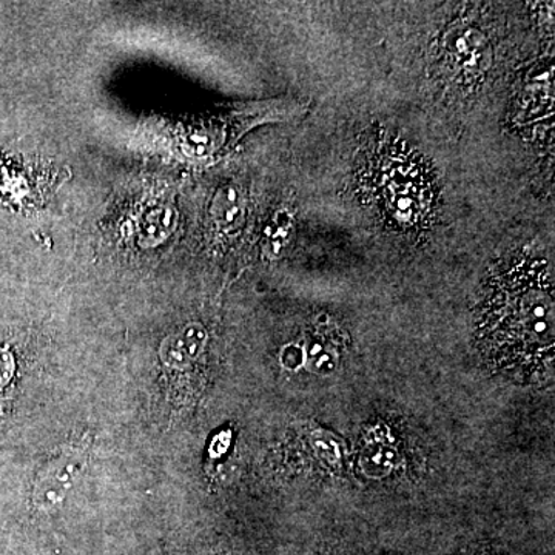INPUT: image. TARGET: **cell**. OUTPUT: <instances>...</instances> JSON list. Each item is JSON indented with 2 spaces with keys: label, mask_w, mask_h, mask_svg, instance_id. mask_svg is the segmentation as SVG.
I'll return each instance as SVG.
<instances>
[{
  "label": "cell",
  "mask_w": 555,
  "mask_h": 555,
  "mask_svg": "<svg viewBox=\"0 0 555 555\" xmlns=\"http://www.w3.org/2000/svg\"><path fill=\"white\" fill-rule=\"evenodd\" d=\"M486 363L514 382L553 374L554 283L545 261L524 259L486 286L477 318Z\"/></svg>",
  "instance_id": "6da1fadb"
},
{
  "label": "cell",
  "mask_w": 555,
  "mask_h": 555,
  "mask_svg": "<svg viewBox=\"0 0 555 555\" xmlns=\"http://www.w3.org/2000/svg\"><path fill=\"white\" fill-rule=\"evenodd\" d=\"M89 451L87 448L72 447L54 456L38 474L33 488V505L39 511H54L64 505L73 486L78 483L86 469Z\"/></svg>",
  "instance_id": "7a4b0ae2"
},
{
  "label": "cell",
  "mask_w": 555,
  "mask_h": 555,
  "mask_svg": "<svg viewBox=\"0 0 555 555\" xmlns=\"http://www.w3.org/2000/svg\"><path fill=\"white\" fill-rule=\"evenodd\" d=\"M207 343L206 328L198 323L189 324L164 339L159 357L164 366L184 371L198 360Z\"/></svg>",
  "instance_id": "3957f363"
},
{
  "label": "cell",
  "mask_w": 555,
  "mask_h": 555,
  "mask_svg": "<svg viewBox=\"0 0 555 555\" xmlns=\"http://www.w3.org/2000/svg\"><path fill=\"white\" fill-rule=\"evenodd\" d=\"M16 374V360L9 347H0V393L13 382Z\"/></svg>",
  "instance_id": "277c9868"
},
{
  "label": "cell",
  "mask_w": 555,
  "mask_h": 555,
  "mask_svg": "<svg viewBox=\"0 0 555 555\" xmlns=\"http://www.w3.org/2000/svg\"><path fill=\"white\" fill-rule=\"evenodd\" d=\"M224 195H222L224 203L218 204V218L222 224L230 225L238 218L240 206L236 204V196L235 193H233L235 190H224Z\"/></svg>",
  "instance_id": "5b68a950"
}]
</instances>
